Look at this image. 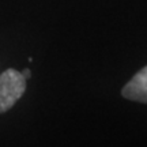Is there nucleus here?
<instances>
[{
  "instance_id": "nucleus-3",
  "label": "nucleus",
  "mask_w": 147,
  "mask_h": 147,
  "mask_svg": "<svg viewBox=\"0 0 147 147\" xmlns=\"http://www.w3.org/2000/svg\"><path fill=\"white\" fill-rule=\"evenodd\" d=\"M22 75H23V78L27 80V79L32 76V72H30V69L29 68H26V69H23V71H22Z\"/></svg>"
},
{
  "instance_id": "nucleus-1",
  "label": "nucleus",
  "mask_w": 147,
  "mask_h": 147,
  "mask_svg": "<svg viewBox=\"0 0 147 147\" xmlns=\"http://www.w3.org/2000/svg\"><path fill=\"white\" fill-rule=\"evenodd\" d=\"M26 90V79L22 72L10 68L0 74V113L15 105Z\"/></svg>"
},
{
  "instance_id": "nucleus-2",
  "label": "nucleus",
  "mask_w": 147,
  "mask_h": 147,
  "mask_svg": "<svg viewBox=\"0 0 147 147\" xmlns=\"http://www.w3.org/2000/svg\"><path fill=\"white\" fill-rule=\"evenodd\" d=\"M121 93L127 100L147 104V67L140 69L125 84Z\"/></svg>"
}]
</instances>
